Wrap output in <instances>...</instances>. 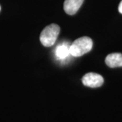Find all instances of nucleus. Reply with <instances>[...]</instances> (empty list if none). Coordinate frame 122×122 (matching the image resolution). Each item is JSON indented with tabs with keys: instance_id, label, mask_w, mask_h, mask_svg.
<instances>
[{
	"instance_id": "nucleus-1",
	"label": "nucleus",
	"mask_w": 122,
	"mask_h": 122,
	"mask_svg": "<svg viewBox=\"0 0 122 122\" xmlns=\"http://www.w3.org/2000/svg\"><path fill=\"white\" fill-rule=\"evenodd\" d=\"M93 42L90 37H82L74 41L70 46L71 56L79 57L88 53L92 49Z\"/></svg>"
},
{
	"instance_id": "nucleus-2",
	"label": "nucleus",
	"mask_w": 122,
	"mask_h": 122,
	"mask_svg": "<svg viewBox=\"0 0 122 122\" xmlns=\"http://www.w3.org/2000/svg\"><path fill=\"white\" fill-rule=\"evenodd\" d=\"M59 33V26L56 24H51L41 31L39 37L40 41L45 47H51L55 44Z\"/></svg>"
},
{
	"instance_id": "nucleus-3",
	"label": "nucleus",
	"mask_w": 122,
	"mask_h": 122,
	"mask_svg": "<svg viewBox=\"0 0 122 122\" xmlns=\"http://www.w3.org/2000/svg\"><path fill=\"white\" fill-rule=\"evenodd\" d=\"M82 83L84 86L90 87H100L104 83L102 76L95 73H86L82 78Z\"/></svg>"
},
{
	"instance_id": "nucleus-4",
	"label": "nucleus",
	"mask_w": 122,
	"mask_h": 122,
	"mask_svg": "<svg viewBox=\"0 0 122 122\" xmlns=\"http://www.w3.org/2000/svg\"><path fill=\"white\" fill-rule=\"evenodd\" d=\"M70 46L69 42H62L58 44L54 49V56L59 61H65L71 56L70 53Z\"/></svg>"
},
{
	"instance_id": "nucleus-5",
	"label": "nucleus",
	"mask_w": 122,
	"mask_h": 122,
	"mask_svg": "<svg viewBox=\"0 0 122 122\" xmlns=\"http://www.w3.org/2000/svg\"><path fill=\"white\" fill-rule=\"evenodd\" d=\"M84 0H65L64 2V10L69 15H73L80 8Z\"/></svg>"
},
{
	"instance_id": "nucleus-6",
	"label": "nucleus",
	"mask_w": 122,
	"mask_h": 122,
	"mask_svg": "<svg viewBox=\"0 0 122 122\" xmlns=\"http://www.w3.org/2000/svg\"><path fill=\"white\" fill-rule=\"evenodd\" d=\"M105 63L111 68L122 66V54L121 53L110 54L106 57Z\"/></svg>"
},
{
	"instance_id": "nucleus-7",
	"label": "nucleus",
	"mask_w": 122,
	"mask_h": 122,
	"mask_svg": "<svg viewBox=\"0 0 122 122\" xmlns=\"http://www.w3.org/2000/svg\"><path fill=\"white\" fill-rule=\"evenodd\" d=\"M118 10L119 12L121 14H122V1L120 2V4L119 5V7H118Z\"/></svg>"
},
{
	"instance_id": "nucleus-8",
	"label": "nucleus",
	"mask_w": 122,
	"mask_h": 122,
	"mask_svg": "<svg viewBox=\"0 0 122 122\" xmlns=\"http://www.w3.org/2000/svg\"><path fill=\"white\" fill-rule=\"evenodd\" d=\"M0 10H1V7H0Z\"/></svg>"
}]
</instances>
